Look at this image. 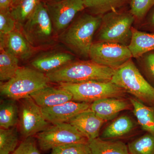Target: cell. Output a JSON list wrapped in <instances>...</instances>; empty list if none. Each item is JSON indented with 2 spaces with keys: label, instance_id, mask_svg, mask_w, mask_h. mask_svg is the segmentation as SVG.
<instances>
[{
  "label": "cell",
  "instance_id": "cell-22",
  "mask_svg": "<svg viewBox=\"0 0 154 154\" xmlns=\"http://www.w3.org/2000/svg\"><path fill=\"white\" fill-rule=\"evenodd\" d=\"M129 0H83L85 9L96 16H103L121 9Z\"/></svg>",
  "mask_w": 154,
  "mask_h": 154
},
{
  "label": "cell",
  "instance_id": "cell-15",
  "mask_svg": "<svg viewBox=\"0 0 154 154\" xmlns=\"http://www.w3.org/2000/svg\"><path fill=\"white\" fill-rule=\"evenodd\" d=\"M0 48L8 51L19 60H27L33 54V46L23 33L14 30L6 36H0Z\"/></svg>",
  "mask_w": 154,
  "mask_h": 154
},
{
  "label": "cell",
  "instance_id": "cell-2",
  "mask_svg": "<svg viewBox=\"0 0 154 154\" xmlns=\"http://www.w3.org/2000/svg\"><path fill=\"white\" fill-rule=\"evenodd\" d=\"M102 17L90 13L82 14L66 29L61 36L62 41L78 56L88 58Z\"/></svg>",
  "mask_w": 154,
  "mask_h": 154
},
{
  "label": "cell",
  "instance_id": "cell-23",
  "mask_svg": "<svg viewBox=\"0 0 154 154\" xmlns=\"http://www.w3.org/2000/svg\"><path fill=\"white\" fill-rule=\"evenodd\" d=\"M16 100L8 99L4 100L0 105V126L8 129L16 126L19 118V107Z\"/></svg>",
  "mask_w": 154,
  "mask_h": 154
},
{
  "label": "cell",
  "instance_id": "cell-12",
  "mask_svg": "<svg viewBox=\"0 0 154 154\" xmlns=\"http://www.w3.org/2000/svg\"><path fill=\"white\" fill-rule=\"evenodd\" d=\"M90 103L70 101L54 107L41 108L43 116L53 125L68 122L77 114L91 108Z\"/></svg>",
  "mask_w": 154,
  "mask_h": 154
},
{
  "label": "cell",
  "instance_id": "cell-19",
  "mask_svg": "<svg viewBox=\"0 0 154 154\" xmlns=\"http://www.w3.org/2000/svg\"><path fill=\"white\" fill-rule=\"evenodd\" d=\"M89 154H129L128 146L121 141L97 137L88 140Z\"/></svg>",
  "mask_w": 154,
  "mask_h": 154
},
{
  "label": "cell",
  "instance_id": "cell-13",
  "mask_svg": "<svg viewBox=\"0 0 154 154\" xmlns=\"http://www.w3.org/2000/svg\"><path fill=\"white\" fill-rule=\"evenodd\" d=\"M105 122L90 108L77 114L68 123L90 140L99 137L100 129Z\"/></svg>",
  "mask_w": 154,
  "mask_h": 154
},
{
  "label": "cell",
  "instance_id": "cell-17",
  "mask_svg": "<svg viewBox=\"0 0 154 154\" xmlns=\"http://www.w3.org/2000/svg\"><path fill=\"white\" fill-rule=\"evenodd\" d=\"M74 59V56L69 53H51L36 58L32 61L31 65L37 70L46 74L60 68Z\"/></svg>",
  "mask_w": 154,
  "mask_h": 154
},
{
  "label": "cell",
  "instance_id": "cell-7",
  "mask_svg": "<svg viewBox=\"0 0 154 154\" xmlns=\"http://www.w3.org/2000/svg\"><path fill=\"white\" fill-rule=\"evenodd\" d=\"M22 27V33L32 46L49 42L54 30L45 3L40 2Z\"/></svg>",
  "mask_w": 154,
  "mask_h": 154
},
{
  "label": "cell",
  "instance_id": "cell-1",
  "mask_svg": "<svg viewBox=\"0 0 154 154\" xmlns=\"http://www.w3.org/2000/svg\"><path fill=\"white\" fill-rule=\"evenodd\" d=\"M115 70L91 60H73L45 75L50 82L55 83L110 82Z\"/></svg>",
  "mask_w": 154,
  "mask_h": 154
},
{
  "label": "cell",
  "instance_id": "cell-32",
  "mask_svg": "<svg viewBox=\"0 0 154 154\" xmlns=\"http://www.w3.org/2000/svg\"><path fill=\"white\" fill-rule=\"evenodd\" d=\"M12 154H41L37 148L35 139L32 137L25 138Z\"/></svg>",
  "mask_w": 154,
  "mask_h": 154
},
{
  "label": "cell",
  "instance_id": "cell-26",
  "mask_svg": "<svg viewBox=\"0 0 154 154\" xmlns=\"http://www.w3.org/2000/svg\"><path fill=\"white\" fill-rule=\"evenodd\" d=\"M127 146L129 154H154V135L146 132Z\"/></svg>",
  "mask_w": 154,
  "mask_h": 154
},
{
  "label": "cell",
  "instance_id": "cell-21",
  "mask_svg": "<svg viewBox=\"0 0 154 154\" xmlns=\"http://www.w3.org/2000/svg\"><path fill=\"white\" fill-rule=\"evenodd\" d=\"M134 127V122L131 117L122 116L107 125L102 132L101 138L108 140L122 137L131 132Z\"/></svg>",
  "mask_w": 154,
  "mask_h": 154
},
{
  "label": "cell",
  "instance_id": "cell-28",
  "mask_svg": "<svg viewBox=\"0 0 154 154\" xmlns=\"http://www.w3.org/2000/svg\"><path fill=\"white\" fill-rule=\"evenodd\" d=\"M18 133L16 126L0 129V154H10L17 149Z\"/></svg>",
  "mask_w": 154,
  "mask_h": 154
},
{
  "label": "cell",
  "instance_id": "cell-34",
  "mask_svg": "<svg viewBox=\"0 0 154 154\" xmlns=\"http://www.w3.org/2000/svg\"><path fill=\"white\" fill-rule=\"evenodd\" d=\"M13 8V0H0V11H11Z\"/></svg>",
  "mask_w": 154,
  "mask_h": 154
},
{
  "label": "cell",
  "instance_id": "cell-27",
  "mask_svg": "<svg viewBox=\"0 0 154 154\" xmlns=\"http://www.w3.org/2000/svg\"><path fill=\"white\" fill-rule=\"evenodd\" d=\"M134 63L143 75L154 88V50L135 58Z\"/></svg>",
  "mask_w": 154,
  "mask_h": 154
},
{
  "label": "cell",
  "instance_id": "cell-11",
  "mask_svg": "<svg viewBox=\"0 0 154 154\" xmlns=\"http://www.w3.org/2000/svg\"><path fill=\"white\" fill-rule=\"evenodd\" d=\"M45 5L56 32L66 30L77 14L85 9L83 0H60Z\"/></svg>",
  "mask_w": 154,
  "mask_h": 154
},
{
  "label": "cell",
  "instance_id": "cell-4",
  "mask_svg": "<svg viewBox=\"0 0 154 154\" xmlns=\"http://www.w3.org/2000/svg\"><path fill=\"white\" fill-rule=\"evenodd\" d=\"M116 70L111 82L149 106L154 105V88L146 80L132 59Z\"/></svg>",
  "mask_w": 154,
  "mask_h": 154
},
{
  "label": "cell",
  "instance_id": "cell-31",
  "mask_svg": "<svg viewBox=\"0 0 154 154\" xmlns=\"http://www.w3.org/2000/svg\"><path fill=\"white\" fill-rule=\"evenodd\" d=\"M17 24L11 11H0V36H6L16 30Z\"/></svg>",
  "mask_w": 154,
  "mask_h": 154
},
{
  "label": "cell",
  "instance_id": "cell-14",
  "mask_svg": "<svg viewBox=\"0 0 154 154\" xmlns=\"http://www.w3.org/2000/svg\"><path fill=\"white\" fill-rule=\"evenodd\" d=\"M91 110L105 121L112 120L123 110L132 109L130 102L122 98H108L92 102Z\"/></svg>",
  "mask_w": 154,
  "mask_h": 154
},
{
  "label": "cell",
  "instance_id": "cell-20",
  "mask_svg": "<svg viewBox=\"0 0 154 154\" xmlns=\"http://www.w3.org/2000/svg\"><path fill=\"white\" fill-rule=\"evenodd\" d=\"M134 114L142 129L154 135V105H146L136 99L130 98Z\"/></svg>",
  "mask_w": 154,
  "mask_h": 154
},
{
  "label": "cell",
  "instance_id": "cell-18",
  "mask_svg": "<svg viewBox=\"0 0 154 154\" xmlns=\"http://www.w3.org/2000/svg\"><path fill=\"white\" fill-rule=\"evenodd\" d=\"M128 47L134 59L154 50V33L142 31L133 26L131 41Z\"/></svg>",
  "mask_w": 154,
  "mask_h": 154
},
{
  "label": "cell",
  "instance_id": "cell-6",
  "mask_svg": "<svg viewBox=\"0 0 154 154\" xmlns=\"http://www.w3.org/2000/svg\"><path fill=\"white\" fill-rule=\"evenodd\" d=\"M60 88L72 94L73 100L90 103L108 98H122L126 92L110 82H91L79 83H59Z\"/></svg>",
  "mask_w": 154,
  "mask_h": 154
},
{
  "label": "cell",
  "instance_id": "cell-10",
  "mask_svg": "<svg viewBox=\"0 0 154 154\" xmlns=\"http://www.w3.org/2000/svg\"><path fill=\"white\" fill-rule=\"evenodd\" d=\"M21 100L18 123L22 136L32 137L48 128L49 122L43 116L41 107L30 97Z\"/></svg>",
  "mask_w": 154,
  "mask_h": 154
},
{
  "label": "cell",
  "instance_id": "cell-3",
  "mask_svg": "<svg viewBox=\"0 0 154 154\" xmlns=\"http://www.w3.org/2000/svg\"><path fill=\"white\" fill-rule=\"evenodd\" d=\"M135 19L130 11L116 10L102 16L94 42L116 43L128 46Z\"/></svg>",
  "mask_w": 154,
  "mask_h": 154
},
{
  "label": "cell",
  "instance_id": "cell-24",
  "mask_svg": "<svg viewBox=\"0 0 154 154\" xmlns=\"http://www.w3.org/2000/svg\"><path fill=\"white\" fill-rule=\"evenodd\" d=\"M19 59L8 51L1 49L0 80L7 82L16 74L19 68Z\"/></svg>",
  "mask_w": 154,
  "mask_h": 154
},
{
  "label": "cell",
  "instance_id": "cell-5",
  "mask_svg": "<svg viewBox=\"0 0 154 154\" xmlns=\"http://www.w3.org/2000/svg\"><path fill=\"white\" fill-rule=\"evenodd\" d=\"M50 82L44 73L27 67H19L11 79L1 84V95L17 100L30 95L45 87Z\"/></svg>",
  "mask_w": 154,
  "mask_h": 154
},
{
  "label": "cell",
  "instance_id": "cell-33",
  "mask_svg": "<svg viewBox=\"0 0 154 154\" xmlns=\"http://www.w3.org/2000/svg\"><path fill=\"white\" fill-rule=\"evenodd\" d=\"M138 28L142 31L154 33V6L149 11Z\"/></svg>",
  "mask_w": 154,
  "mask_h": 154
},
{
  "label": "cell",
  "instance_id": "cell-9",
  "mask_svg": "<svg viewBox=\"0 0 154 154\" xmlns=\"http://www.w3.org/2000/svg\"><path fill=\"white\" fill-rule=\"evenodd\" d=\"M89 58L96 63L116 70L133 57L128 46L95 42L90 49Z\"/></svg>",
  "mask_w": 154,
  "mask_h": 154
},
{
  "label": "cell",
  "instance_id": "cell-29",
  "mask_svg": "<svg viewBox=\"0 0 154 154\" xmlns=\"http://www.w3.org/2000/svg\"><path fill=\"white\" fill-rule=\"evenodd\" d=\"M130 11L135 19V28H137L150 10L154 6V0H130Z\"/></svg>",
  "mask_w": 154,
  "mask_h": 154
},
{
  "label": "cell",
  "instance_id": "cell-35",
  "mask_svg": "<svg viewBox=\"0 0 154 154\" xmlns=\"http://www.w3.org/2000/svg\"><path fill=\"white\" fill-rule=\"evenodd\" d=\"M60 1V0H42V1L45 3V4L55 2H58V1Z\"/></svg>",
  "mask_w": 154,
  "mask_h": 154
},
{
  "label": "cell",
  "instance_id": "cell-8",
  "mask_svg": "<svg viewBox=\"0 0 154 154\" xmlns=\"http://www.w3.org/2000/svg\"><path fill=\"white\" fill-rule=\"evenodd\" d=\"M40 149L48 151L57 147L73 143H87L88 140L68 122L53 125L37 135Z\"/></svg>",
  "mask_w": 154,
  "mask_h": 154
},
{
  "label": "cell",
  "instance_id": "cell-30",
  "mask_svg": "<svg viewBox=\"0 0 154 154\" xmlns=\"http://www.w3.org/2000/svg\"><path fill=\"white\" fill-rule=\"evenodd\" d=\"M90 149L87 143H73L57 147L50 154H89Z\"/></svg>",
  "mask_w": 154,
  "mask_h": 154
},
{
  "label": "cell",
  "instance_id": "cell-36",
  "mask_svg": "<svg viewBox=\"0 0 154 154\" xmlns=\"http://www.w3.org/2000/svg\"><path fill=\"white\" fill-rule=\"evenodd\" d=\"M21 0H13V8L18 5Z\"/></svg>",
  "mask_w": 154,
  "mask_h": 154
},
{
  "label": "cell",
  "instance_id": "cell-25",
  "mask_svg": "<svg viewBox=\"0 0 154 154\" xmlns=\"http://www.w3.org/2000/svg\"><path fill=\"white\" fill-rule=\"evenodd\" d=\"M42 0H21L11 12L17 24L23 25L33 14Z\"/></svg>",
  "mask_w": 154,
  "mask_h": 154
},
{
  "label": "cell",
  "instance_id": "cell-16",
  "mask_svg": "<svg viewBox=\"0 0 154 154\" xmlns=\"http://www.w3.org/2000/svg\"><path fill=\"white\" fill-rule=\"evenodd\" d=\"M30 97L41 108L54 107L73 100L72 94L66 90L48 86L33 93Z\"/></svg>",
  "mask_w": 154,
  "mask_h": 154
}]
</instances>
